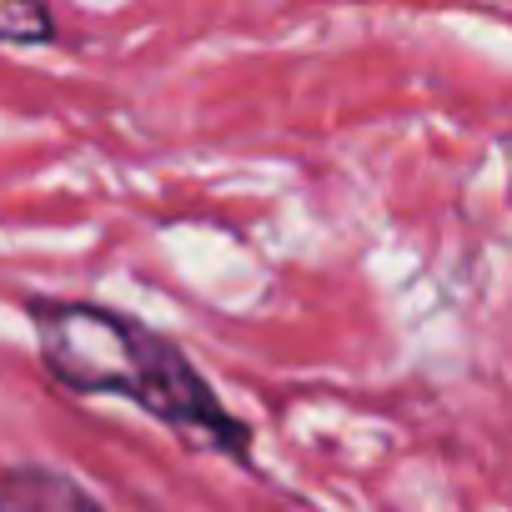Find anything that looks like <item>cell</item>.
I'll return each mask as SVG.
<instances>
[{"label": "cell", "mask_w": 512, "mask_h": 512, "mask_svg": "<svg viewBox=\"0 0 512 512\" xmlns=\"http://www.w3.org/2000/svg\"><path fill=\"white\" fill-rule=\"evenodd\" d=\"M56 16L46 0H0V46H51Z\"/></svg>", "instance_id": "3957f363"}, {"label": "cell", "mask_w": 512, "mask_h": 512, "mask_svg": "<svg viewBox=\"0 0 512 512\" xmlns=\"http://www.w3.org/2000/svg\"><path fill=\"white\" fill-rule=\"evenodd\" d=\"M0 512H106L91 487L46 462L0 467Z\"/></svg>", "instance_id": "7a4b0ae2"}, {"label": "cell", "mask_w": 512, "mask_h": 512, "mask_svg": "<svg viewBox=\"0 0 512 512\" xmlns=\"http://www.w3.org/2000/svg\"><path fill=\"white\" fill-rule=\"evenodd\" d=\"M502 146H507V151H512V136H507V141H502Z\"/></svg>", "instance_id": "277c9868"}, {"label": "cell", "mask_w": 512, "mask_h": 512, "mask_svg": "<svg viewBox=\"0 0 512 512\" xmlns=\"http://www.w3.org/2000/svg\"><path fill=\"white\" fill-rule=\"evenodd\" d=\"M36 347L46 372L81 397H126L161 427H171L186 447L216 452L231 462H251V432L241 417L221 407L211 382L196 362L166 342L161 332L141 327L126 312L66 297H36L31 307Z\"/></svg>", "instance_id": "6da1fadb"}]
</instances>
